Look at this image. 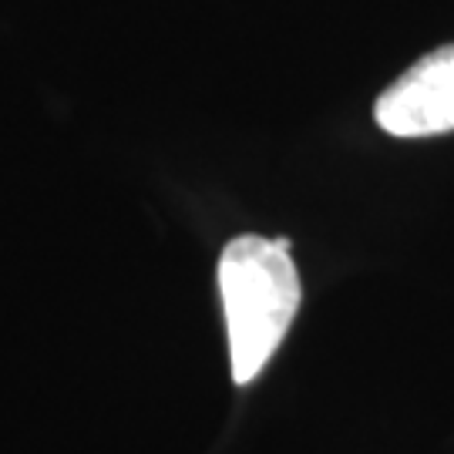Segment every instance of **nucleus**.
<instances>
[{
    "label": "nucleus",
    "instance_id": "2",
    "mask_svg": "<svg viewBox=\"0 0 454 454\" xmlns=\"http://www.w3.org/2000/svg\"><path fill=\"white\" fill-rule=\"evenodd\" d=\"M377 125L397 138L454 131V44L424 54L373 105Z\"/></svg>",
    "mask_w": 454,
    "mask_h": 454
},
{
    "label": "nucleus",
    "instance_id": "1",
    "mask_svg": "<svg viewBox=\"0 0 454 454\" xmlns=\"http://www.w3.org/2000/svg\"><path fill=\"white\" fill-rule=\"evenodd\" d=\"M232 380L249 384L283 343L303 303L290 239L236 236L219 256Z\"/></svg>",
    "mask_w": 454,
    "mask_h": 454
}]
</instances>
